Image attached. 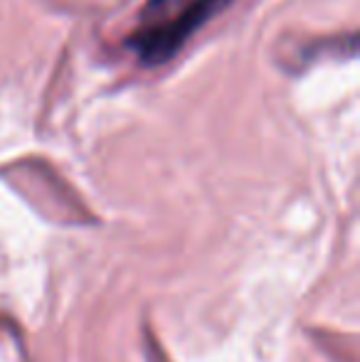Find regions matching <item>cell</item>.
<instances>
[{
	"label": "cell",
	"instance_id": "6da1fadb",
	"mask_svg": "<svg viewBox=\"0 0 360 362\" xmlns=\"http://www.w3.org/2000/svg\"><path fill=\"white\" fill-rule=\"evenodd\" d=\"M230 3L232 0H192L175 18L151 28H141L126 40V45L134 49L141 64H149V67L163 64L178 52L192 33H197L212 15H217Z\"/></svg>",
	"mask_w": 360,
	"mask_h": 362
},
{
	"label": "cell",
	"instance_id": "7a4b0ae2",
	"mask_svg": "<svg viewBox=\"0 0 360 362\" xmlns=\"http://www.w3.org/2000/svg\"><path fill=\"white\" fill-rule=\"evenodd\" d=\"M149 360L151 362H170L168 358H166L163 350H161L158 345H156V340L151 338V335H149Z\"/></svg>",
	"mask_w": 360,
	"mask_h": 362
}]
</instances>
